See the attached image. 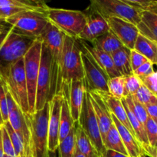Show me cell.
I'll return each instance as SVG.
<instances>
[{
  "mask_svg": "<svg viewBox=\"0 0 157 157\" xmlns=\"http://www.w3.org/2000/svg\"><path fill=\"white\" fill-rule=\"evenodd\" d=\"M84 78L81 51L78 39L65 35L55 95L67 98L72 82Z\"/></svg>",
  "mask_w": 157,
  "mask_h": 157,
  "instance_id": "6da1fadb",
  "label": "cell"
},
{
  "mask_svg": "<svg viewBox=\"0 0 157 157\" xmlns=\"http://www.w3.org/2000/svg\"><path fill=\"white\" fill-rule=\"evenodd\" d=\"M0 39V81L6 83L12 66L24 58L36 38L20 34L9 26Z\"/></svg>",
  "mask_w": 157,
  "mask_h": 157,
  "instance_id": "7a4b0ae2",
  "label": "cell"
},
{
  "mask_svg": "<svg viewBox=\"0 0 157 157\" xmlns=\"http://www.w3.org/2000/svg\"><path fill=\"white\" fill-rule=\"evenodd\" d=\"M14 31L38 38L49 23L47 11L29 9L15 14L5 21Z\"/></svg>",
  "mask_w": 157,
  "mask_h": 157,
  "instance_id": "3957f363",
  "label": "cell"
},
{
  "mask_svg": "<svg viewBox=\"0 0 157 157\" xmlns=\"http://www.w3.org/2000/svg\"><path fill=\"white\" fill-rule=\"evenodd\" d=\"M49 111L50 103L48 102L41 109L26 115L31 131L33 157H48Z\"/></svg>",
  "mask_w": 157,
  "mask_h": 157,
  "instance_id": "277c9868",
  "label": "cell"
},
{
  "mask_svg": "<svg viewBox=\"0 0 157 157\" xmlns=\"http://www.w3.org/2000/svg\"><path fill=\"white\" fill-rule=\"evenodd\" d=\"M47 15L50 22L67 36L78 39L87 23L84 12L71 9L48 8Z\"/></svg>",
  "mask_w": 157,
  "mask_h": 157,
  "instance_id": "5b68a950",
  "label": "cell"
},
{
  "mask_svg": "<svg viewBox=\"0 0 157 157\" xmlns=\"http://www.w3.org/2000/svg\"><path fill=\"white\" fill-rule=\"evenodd\" d=\"M41 49L42 42L38 38H36L23 58L29 97V114L35 112L37 80L41 62Z\"/></svg>",
  "mask_w": 157,
  "mask_h": 157,
  "instance_id": "8992f818",
  "label": "cell"
},
{
  "mask_svg": "<svg viewBox=\"0 0 157 157\" xmlns=\"http://www.w3.org/2000/svg\"><path fill=\"white\" fill-rule=\"evenodd\" d=\"M53 69L52 58L48 49L42 44L39 72L37 80L35 111L40 110L52 98Z\"/></svg>",
  "mask_w": 157,
  "mask_h": 157,
  "instance_id": "52a82bcc",
  "label": "cell"
},
{
  "mask_svg": "<svg viewBox=\"0 0 157 157\" xmlns=\"http://www.w3.org/2000/svg\"><path fill=\"white\" fill-rule=\"evenodd\" d=\"M65 35L60 29L52 22L48 24L45 29L41 34L38 39L42 42L44 46L48 49L52 58V69H53V89H52V97L55 95L57 83H58V72L61 62V54H62L63 46L64 42Z\"/></svg>",
  "mask_w": 157,
  "mask_h": 157,
  "instance_id": "ba28073f",
  "label": "cell"
},
{
  "mask_svg": "<svg viewBox=\"0 0 157 157\" xmlns=\"http://www.w3.org/2000/svg\"><path fill=\"white\" fill-rule=\"evenodd\" d=\"M5 84L18 107L25 115H29V97L23 58L12 66Z\"/></svg>",
  "mask_w": 157,
  "mask_h": 157,
  "instance_id": "9c48e42d",
  "label": "cell"
},
{
  "mask_svg": "<svg viewBox=\"0 0 157 157\" xmlns=\"http://www.w3.org/2000/svg\"><path fill=\"white\" fill-rule=\"evenodd\" d=\"M90 5L105 18L115 16L124 18L137 26L142 9L127 4L124 0H90Z\"/></svg>",
  "mask_w": 157,
  "mask_h": 157,
  "instance_id": "30bf717a",
  "label": "cell"
},
{
  "mask_svg": "<svg viewBox=\"0 0 157 157\" xmlns=\"http://www.w3.org/2000/svg\"><path fill=\"white\" fill-rule=\"evenodd\" d=\"M79 46L81 51V59L84 68V81L87 91L109 92L107 83L110 78L108 75L98 66L93 56L84 48L80 46V44Z\"/></svg>",
  "mask_w": 157,
  "mask_h": 157,
  "instance_id": "8fae6325",
  "label": "cell"
},
{
  "mask_svg": "<svg viewBox=\"0 0 157 157\" xmlns=\"http://www.w3.org/2000/svg\"><path fill=\"white\" fill-rule=\"evenodd\" d=\"M78 123L83 128L85 133L87 134L88 138L96 148L101 157L106 149L103 143L99 125H98L96 115L94 112L88 91H86L85 95H84L82 109H81V115H80V119Z\"/></svg>",
  "mask_w": 157,
  "mask_h": 157,
  "instance_id": "7c38bea8",
  "label": "cell"
},
{
  "mask_svg": "<svg viewBox=\"0 0 157 157\" xmlns=\"http://www.w3.org/2000/svg\"><path fill=\"white\" fill-rule=\"evenodd\" d=\"M84 12L87 15V23L78 39L92 42L110 31L107 18L101 15L91 5Z\"/></svg>",
  "mask_w": 157,
  "mask_h": 157,
  "instance_id": "4fadbf2b",
  "label": "cell"
},
{
  "mask_svg": "<svg viewBox=\"0 0 157 157\" xmlns=\"http://www.w3.org/2000/svg\"><path fill=\"white\" fill-rule=\"evenodd\" d=\"M110 30L117 37L125 47L133 49L140 34L137 26L133 23L119 17L107 18Z\"/></svg>",
  "mask_w": 157,
  "mask_h": 157,
  "instance_id": "5bb4252c",
  "label": "cell"
},
{
  "mask_svg": "<svg viewBox=\"0 0 157 157\" xmlns=\"http://www.w3.org/2000/svg\"><path fill=\"white\" fill-rule=\"evenodd\" d=\"M64 96L55 95L49 101L50 111L48 119V152H56L59 145V129L61 111Z\"/></svg>",
  "mask_w": 157,
  "mask_h": 157,
  "instance_id": "9a60e30c",
  "label": "cell"
},
{
  "mask_svg": "<svg viewBox=\"0 0 157 157\" xmlns=\"http://www.w3.org/2000/svg\"><path fill=\"white\" fill-rule=\"evenodd\" d=\"M88 92L90 102H91L92 106H93L94 112L98 125H99L102 141L104 142L106 134L109 131L112 123H113L111 114L104 100L102 99V98L100 96L98 92L95 91H88Z\"/></svg>",
  "mask_w": 157,
  "mask_h": 157,
  "instance_id": "2e32d148",
  "label": "cell"
},
{
  "mask_svg": "<svg viewBox=\"0 0 157 157\" xmlns=\"http://www.w3.org/2000/svg\"><path fill=\"white\" fill-rule=\"evenodd\" d=\"M86 91L84 79L75 80L71 84L68 95L66 99L68 102L72 119L75 123H78L80 119Z\"/></svg>",
  "mask_w": 157,
  "mask_h": 157,
  "instance_id": "e0dca14e",
  "label": "cell"
},
{
  "mask_svg": "<svg viewBox=\"0 0 157 157\" xmlns=\"http://www.w3.org/2000/svg\"><path fill=\"white\" fill-rule=\"evenodd\" d=\"M78 42L80 46L84 48L93 56L98 66L106 72L109 78H113V77L121 75L115 69L113 58H112L110 54L107 53L102 49L94 46L91 43H88L87 42L80 39H78Z\"/></svg>",
  "mask_w": 157,
  "mask_h": 157,
  "instance_id": "ac0fdd59",
  "label": "cell"
},
{
  "mask_svg": "<svg viewBox=\"0 0 157 157\" xmlns=\"http://www.w3.org/2000/svg\"><path fill=\"white\" fill-rule=\"evenodd\" d=\"M95 92H98L100 96L102 98V99L105 103L106 106L108 108L110 113L114 115L134 135V132H133V129H132L131 125H130V121H129L128 116H127V114L126 112L125 109H124V105L121 102V99H118L115 98L113 95H110L109 92H101V91H95Z\"/></svg>",
  "mask_w": 157,
  "mask_h": 157,
  "instance_id": "d6986e66",
  "label": "cell"
},
{
  "mask_svg": "<svg viewBox=\"0 0 157 157\" xmlns=\"http://www.w3.org/2000/svg\"><path fill=\"white\" fill-rule=\"evenodd\" d=\"M111 114V113H110ZM112 121L116 126L121 139L124 143L125 149L127 152V155L129 157H139L142 153H144L140 146L138 143L136 137L116 118L111 114Z\"/></svg>",
  "mask_w": 157,
  "mask_h": 157,
  "instance_id": "ffe728a7",
  "label": "cell"
},
{
  "mask_svg": "<svg viewBox=\"0 0 157 157\" xmlns=\"http://www.w3.org/2000/svg\"><path fill=\"white\" fill-rule=\"evenodd\" d=\"M140 34L157 42V13L150 10H143L140 22L137 24Z\"/></svg>",
  "mask_w": 157,
  "mask_h": 157,
  "instance_id": "44dd1931",
  "label": "cell"
},
{
  "mask_svg": "<svg viewBox=\"0 0 157 157\" xmlns=\"http://www.w3.org/2000/svg\"><path fill=\"white\" fill-rule=\"evenodd\" d=\"M77 149L86 157H100L93 143L78 123H75Z\"/></svg>",
  "mask_w": 157,
  "mask_h": 157,
  "instance_id": "7402d4cb",
  "label": "cell"
},
{
  "mask_svg": "<svg viewBox=\"0 0 157 157\" xmlns=\"http://www.w3.org/2000/svg\"><path fill=\"white\" fill-rule=\"evenodd\" d=\"M130 50L123 46L122 48L111 55L115 69L121 75H128L133 73L130 63Z\"/></svg>",
  "mask_w": 157,
  "mask_h": 157,
  "instance_id": "603a6c76",
  "label": "cell"
},
{
  "mask_svg": "<svg viewBox=\"0 0 157 157\" xmlns=\"http://www.w3.org/2000/svg\"><path fill=\"white\" fill-rule=\"evenodd\" d=\"M133 49L142 54L153 65H157V42L139 34Z\"/></svg>",
  "mask_w": 157,
  "mask_h": 157,
  "instance_id": "cb8c5ba5",
  "label": "cell"
},
{
  "mask_svg": "<svg viewBox=\"0 0 157 157\" xmlns=\"http://www.w3.org/2000/svg\"><path fill=\"white\" fill-rule=\"evenodd\" d=\"M90 43L110 55L124 46L119 38L110 30Z\"/></svg>",
  "mask_w": 157,
  "mask_h": 157,
  "instance_id": "d4e9b609",
  "label": "cell"
},
{
  "mask_svg": "<svg viewBox=\"0 0 157 157\" xmlns=\"http://www.w3.org/2000/svg\"><path fill=\"white\" fill-rule=\"evenodd\" d=\"M104 146L105 149H111V150L116 151V152H121V153L127 155V152L125 149L122 139H121V135L117 129L114 123H112L110 129L106 134V136L104 139Z\"/></svg>",
  "mask_w": 157,
  "mask_h": 157,
  "instance_id": "484cf974",
  "label": "cell"
},
{
  "mask_svg": "<svg viewBox=\"0 0 157 157\" xmlns=\"http://www.w3.org/2000/svg\"><path fill=\"white\" fill-rule=\"evenodd\" d=\"M75 123L72 119L69 109L67 99L64 97L61 111V119H60L59 129V143L64 139L69 134L72 129L75 127Z\"/></svg>",
  "mask_w": 157,
  "mask_h": 157,
  "instance_id": "4316f807",
  "label": "cell"
},
{
  "mask_svg": "<svg viewBox=\"0 0 157 157\" xmlns=\"http://www.w3.org/2000/svg\"><path fill=\"white\" fill-rule=\"evenodd\" d=\"M77 150L75 126L68 135L59 143L58 148V157H75Z\"/></svg>",
  "mask_w": 157,
  "mask_h": 157,
  "instance_id": "83f0119b",
  "label": "cell"
},
{
  "mask_svg": "<svg viewBox=\"0 0 157 157\" xmlns=\"http://www.w3.org/2000/svg\"><path fill=\"white\" fill-rule=\"evenodd\" d=\"M124 99H125L126 103H127V106L130 108L131 112L139 119V121L145 126L146 123L149 118L147 109H146V106L140 103L133 95L127 96Z\"/></svg>",
  "mask_w": 157,
  "mask_h": 157,
  "instance_id": "f1b7e54d",
  "label": "cell"
},
{
  "mask_svg": "<svg viewBox=\"0 0 157 157\" xmlns=\"http://www.w3.org/2000/svg\"><path fill=\"white\" fill-rule=\"evenodd\" d=\"M145 129L150 149V157H154L157 152V124L150 117L145 124Z\"/></svg>",
  "mask_w": 157,
  "mask_h": 157,
  "instance_id": "f546056e",
  "label": "cell"
},
{
  "mask_svg": "<svg viewBox=\"0 0 157 157\" xmlns=\"http://www.w3.org/2000/svg\"><path fill=\"white\" fill-rule=\"evenodd\" d=\"M124 75H118L110 78L107 83L109 93L118 99L124 98Z\"/></svg>",
  "mask_w": 157,
  "mask_h": 157,
  "instance_id": "4dcf8cb0",
  "label": "cell"
},
{
  "mask_svg": "<svg viewBox=\"0 0 157 157\" xmlns=\"http://www.w3.org/2000/svg\"><path fill=\"white\" fill-rule=\"evenodd\" d=\"M133 96L138 100L144 106H147L149 105L156 104L157 103V95L152 92L150 89H147L145 86H142L139 88Z\"/></svg>",
  "mask_w": 157,
  "mask_h": 157,
  "instance_id": "1f68e13d",
  "label": "cell"
},
{
  "mask_svg": "<svg viewBox=\"0 0 157 157\" xmlns=\"http://www.w3.org/2000/svg\"><path fill=\"white\" fill-rule=\"evenodd\" d=\"M141 86H142V82H141V79L137 75L133 73L128 75H125V79H124V98L127 96L134 95Z\"/></svg>",
  "mask_w": 157,
  "mask_h": 157,
  "instance_id": "d6a6232c",
  "label": "cell"
},
{
  "mask_svg": "<svg viewBox=\"0 0 157 157\" xmlns=\"http://www.w3.org/2000/svg\"><path fill=\"white\" fill-rule=\"evenodd\" d=\"M1 131L2 142V147L3 151H4V154L9 157H15V151H14L12 140H11L10 136H9L4 124L2 126H1Z\"/></svg>",
  "mask_w": 157,
  "mask_h": 157,
  "instance_id": "836d02e7",
  "label": "cell"
},
{
  "mask_svg": "<svg viewBox=\"0 0 157 157\" xmlns=\"http://www.w3.org/2000/svg\"><path fill=\"white\" fill-rule=\"evenodd\" d=\"M0 110L4 123L9 119V109H8L7 97H6V84L0 81Z\"/></svg>",
  "mask_w": 157,
  "mask_h": 157,
  "instance_id": "e575fe53",
  "label": "cell"
},
{
  "mask_svg": "<svg viewBox=\"0 0 157 157\" xmlns=\"http://www.w3.org/2000/svg\"><path fill=\"white\" fill-rule=\"evenodd\" d=\"M25 10H29V9L13 6H0V22H3L9 17Z\"/></svg>",
  "mask_w": 157,
  "mask_h": 157,
  "instance_id": "d590c367",
  "label": "cell"
},
{
  "mask_svg": "<svg viewBox=\"0 0 157 157\" xmlns=\"http://www.w3.org/2000/svg\"><path fill=\"white\" fill-rule=\"evenodd\" d=\"M142 82V84L145 86L152 92L157 95V71L152 72L147 76L140 78Z\"/></svg>",
  "mask_w": 157,
  "mask_h": 157,
  "instance_id": "8d00e7d4",
  "label": "cell"
},
{
  "mask_svg": "<svg viewBox=\"0 0 157 157\" xmlns=\"http://www.w3.org/2000/svg\"><path fill=\"white\" fill-rule=\"evenodd\" d=\"M147 61H148V59L134 49L130 50V63L133 72Z\"/></svg>",
  "mask_w": 157,
  "mask_h": 157,
  "instance_id": "74e56055",
  "label": "cell"
},
{
  "mask_svg": "<svg viewBox=\"0 0 157 157\" xmlns=\"http://www.w3.org/2000/svg\"><path fill=\"white\" fill-rule=\"evenodd\" d=\"M130 6L142 10H147L153 5L157 2V0H124Z\"/></svg>",
  "mask_w": 157,
  "mask_h": 157,
  "instance_id": "f35d334b",
  "label": "cell"
},
{
  "mask_svg": "<svg viewBox=\"0 0 157 157\" xmlns=\"http://www.w3.org/2000/svg\"><path fill=\"white\" fill-rule=\"evenodd\" d=\"M153 72H154V70H153V64L148 60L143 65H141L136 70L133 71V73L137 75L139 78H141V77L147 76V75H150Z\"/></svg>",
  "mask_w": 157,
  "mask_h": 157,
  "instance_id": "ab89813d",
  "label": "cell"
},
{
  "mask_svg": "<svg viewBox=\"0 0 157 157\" xmlns=\"http://www.w3.org/2000/svg\"><path fill=\"white\" fill-rule=\"evenodd\" d=\"M147 114L149 117L153 120L157 124V103L156 104L149 105L146 106Z\"/></svg>",
  "mask_w": 157,
  "mask_h": 157,
  "instance_id": "60d3db41",
  "label": "cell"
},
{
  "mask_svg": "<svg viewBox=\"0 0 157 157\" xmlns=\"http://www.w3.org/2000/svg\"><path fill=\"white\" fill-rule=\"evenodd\" d=\"M101 157H129L128 155H124V154L121 153V152H116V151L111 150V149H106L105 151L103 152Z\"/></svg>",
  "mask_w": 157,
  "mask_h": 157,
  "instance_id": "b9f144b4",
  "label": "cell"
},
{
  "mask_svg": "<svg viewBox=\"0 0 157 157\" xmlns=\"http://www.w3.org/2000/svg\"><path fill=\"white\" fill-rule=\"evenodd\" d=\"M30 1L33 2L34 3H35L37 6H38L41 9H44V10L47 11L48 9L49 6H48V0H30Z\"/></svg>",
  "mask_w": 157,
  "mask_h": 157,
  "instance_id": "7bdbcfd3",
  "label": "cell"
},
{
  "mask_svg": "<svg viewBox=\"0 0 157 157\" xmlns=\"http://www.w3.org/2000/svg\"><path fill=\"white\" fill-rule=\"evenodd\" d=\"M4 151H3L2 147V131H1V126H0V157L4 156Z\"/></svg>",
  "mask_w": 157,
  "mask_h": 157,
  "instance_id": "ee69618b",
  "label": "cell"
},
{
  "mask_svg": "<svg viewBox=\"0 0 157 157\" xmlns=\"http://www.w3.org/2000/svg\"><path fill=\"white\" fill-rule=\"evenodd\" d=\"M48 157H58V151H56V152H48Z\"/></svg>",
  "mask_w": 157,
  "mask_h": 157,
  "instance_id": "f6af8a7d",
  "label": "cell"
},
{
  "mask_svg": "<svg viewBox=\"0 0 157 157\" xmlns=\"http://www.w3.org/2000/svg\"><path fill=\"white\" fill-rule=\"evenodd\" d=\"M2 22H0V36H1V35H2V34L4 33L6 30H7V29H6V27L2 26Z\"/></svg>",
  "mask_w": 157,
  "mask_h": 157,
  "instance_id": "bcb514c9",
  "label": "cell"
},
{
  "mask_svg": "<svg viewBox=\"0 0 157 157\" xmlns=\"http://www.w3.org/2000/svg\"><path fill=\"white\" fill-rule=\"evenodd\" d=\"M75 157H86V156H85V155H83L82 153H81V152H80L78 150V149H77L76 152H75Z\"/></svg>",
  "mask_w": 157,
  "mask_h": 157,
  "instance_id": "7dc6e473",
  "label": "cell"
},
{
  "mask_svg": "<svg viewBox=\"0 0 157 157\" xmlns=\"http://www.w3.org/2000/svg\"><path fill=\"white\" fill-rule=\"evenodd\" d=\"M3 124H4V121H3L2 116L1 110H0V126H2Z\"/></svg>",
  "mask_w": 157,
  "mask_h": 157,
  "instance_id": "c3c4849f",
  "label": "cell"
},
{
  "mask_svg": "<svg viewBox=\"0 0 157 157\" xmlns=\"http://www.w3.org/2000/svg\"><path fill=\"white\" fill-rule=\"evenodd\" d=\"M139 157H147V155H146L144 153H142L140 155Z\"/></svg>",
  "mask_w": 157,
  "mask_h": 157,
  "instance_id": "681fc988",
  "label": "cell"
},
{
  "mask_svg": "<svg viewBox=\"0 0 157 157\" xmlns=\"http://www.w3.org/2000/svg\"><path fill=\"white\" fill-rule=\"evenodd\" d=\"M3 157H9V156H8V155H4V156Z\"/></svg>",
  "mask_w": 157,
  "mask_h": 157,
  "instance_id": "f907efd6",
  "label": "cell"
},
{
  "mask_svg": "<svg viewBox=\"0 0 157 157\" xmlns=\"http://www.w3.org/2000/svg\"><path fill=\"white\" fill-rule=\"evenodd\" d=\"M154 157H157V152H156V155H154Z\"/></svg>",
  "mask_w": 157,
  "mask_h": 157,
  "instance_id": "816d5d0a",
  "label": "cell"
},
{
  "mask_svg": "<svg viewBox=\"0 0 157 157\" xmlns=\"http://www.w3.org/2000/svg\"><path fill=\"white\" fill-rule=\"evenodd\" d=\"M156 13H157V12H156Z\"/></svg>",
  "mask_w": 157,
  "mask_h": 157,
  "instance_id": "f5cc1de1",
  "label": "cell"
}]
</instances>
